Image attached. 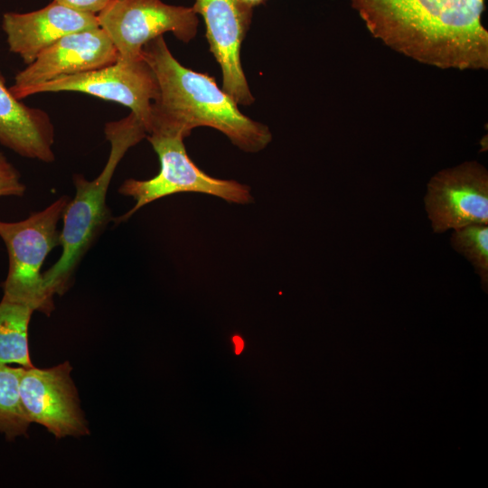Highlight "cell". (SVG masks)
I'll return each instance as SVG.
<instances>
[{
	"instance_id": "obj_1",
	"label": "cell",
	"mask_w": 488,
	"mask_h": 488,
	"mask_svg": "<svg viewBox=\"0 0 488 488\" xmlns=\"http://www.w3.org/2000/svg\"><path fill=\"white\" fill-rule=\"evenodd\" d=\"M370 32L418 61L442 69H486L483 0H351Z\"/></svg>"
},
{
	"instance_id": "obj_2",
	"label": "cell",
	"mask_w": 488,
	"mask_h": 488,
	"mask_svg": "<svg viewBox=\"0 0 488 488\" xmlns=\"http://www.w3.org/2000/svg\"><path fill=\"white\" fill-rule=\"evenodd\" d=\"M142 56L158 85L147 135L168 133L185 138L195 127H210L245 152L261 151L270 143L272 134L267 126L242 114L212 77L182 65L163 36L145 43Z\"/></svg>"
},
{
	"instance_id": "obj_3",
	"label": "cell",
	"mask_w": 488,
	"mask_h": 488,
	"mask_svg": "<svg viewBox=\"0 0 488 488\" xmlns=\"http://www.w3.org/2000/svg\"><path fill=\"white\" fill-rule=\"evenodd\" d=\"M106 138L111 149L101 173L93 180L82 174L73 176L75 196L70 199L62 215L60 232L61 255L44 273V286L50 296H62L70 286L72 277L82 258L112 221L106 198L115 170L127 151L146 137L144 123L134 114L109 122L105 127Z\"/></svg>"
},
{
	"instance_id": "obj_4",
	"label": "cell",
	"mask_w": 488,
	"mask_h": 488,
	"mask_svg": "<svg viewBox=\"0 0 488 488\" xmlns=\"http://www.w3.org/2000/svg\"><path fill=\"white\" fill-rule=\"evenodd\" d=\"M70 199L63 195L20 221H0V238L8 254L3 296L48 315L54 309L53 297L45 288L41 269L48 254L60 245L58 223Z\"/></svg>"
},
{
	"instance_id": "obj_5",
	"label": "cell",
	"mask_w": 488,
	"mask_h": 488,
	"mask_svg": "<svg viewBox=\"0 0 488 488\" xmlns=\"http://www.w3.org/2000/svg\"><path fill=\"white\" fill-rule=\"evenodd\" d=\"M160 161L159 173L147 180L127 179L118 192L136 203L127 213L115 219L117 223L130 218L143 206L158 199L182 192H198L232 202H253L250 188L235 180L219 179L201 170L189 157L184 137L177 134L151 133L146 136Z\"/></svg>"
},
{
	"instance_id": "obj_6",
	"label": "cell",
	"mask_w": 488,
	"mask_h": 488,
	"mask_svg": "<svg viewBox=\"0 0 488 488\" xmlns=\"http://www.w3.org/2000/svg\"><path fill=\"white\" fill-rule=\"evenodd\" d=\"M99 25L112 41L117 61L142 58L151 40L172 33L188 42L197 33L198 14L192 7L168 5L162 0H110L97 14Z\"/></svg>"
},
{
	"instance_id": "obj_7",
	"label": "cell",
	"mask_w": 488,
	"mask_h": 488,
	"mask_svg": "<svg viewBox=\"0 0 488 488\" xmlns=\"http://www.w3.org/2000/svg\"><path fill=\"white\" fill-rule=\"evenodd\" d=\"M10 91L20 100L38 93L74 91L114 101L129 108L147 132L158 85L153 70L142 56L136 61H117L100 69Z\"/></svg>"
},
{
	"instance_id": "obj_8",
	"label": "cell",
	"mask_w": 488,
	"mask_h": 488,
	"mask_svg": "<svg viewBox=\"0 0 488 488\" xmlns=\"http://www.w3.org/2000/svg\"><path fill=\"white\" fill-rule=\"evenodd\" d=\"M425 210L435 233L488 225V172L471 161L441 170L427 184Z\"/></svg>"
},
{
	"instance_id": "obj_9",
	"label": "cell",
	"mask_w": 488,
	"mask_h": 488,
	"mask_svg": "<svg viewBox=\"0 0 488 488\" xmlns=\"http://www.w3.org/2000/svg\"><path fill=\"white\" fill-rule=\"evenodd\" d=\"M70 371L65 361L49 369L23 368L20 378V397L29 421L58 438L89 433Z\"/></svg>"
},
{
	"instance_id": "obj_10",
	"label": "cell",
	"mask_w": 488,
	"mask_h": 488,
	"mask_svg": "<svg viewBox=\"0 0 488 488\" xmlns=\"http://www.w3.org/2000/svg\"><path fill=\"white\" fill-rule=\"evenodd\" d=\"M192 7L204 20L210 51L221 66L222 89L238 106L251 105L254 97L241 66L240 47L253 8L242 0H194Z\"/></svg>"
},
{
	"instance_id": "obj_11",
	"label": "cell",
	"mask_w": 488,
	"mask_h": 488,
	"mask_svg": "<svg viewBox=\"0 0 488 488\" xmlns=\"http://www.w3.org/2000/svg\"><path fill=\"white\" fill-rule=\"evenodd\" d=\"M118 54L99 26L61 37L42 52L14 77L10 90L41 84L60 77L79 74L115 63Z\"/></svg>"
},
{
	"instance_id": "obj_12",
	"label": "cell",
	"mask_w": 488,
	"mask_h": 488,
	"mask_svg": "<svg viewBox=\"0 0 488 488\" xmlns=\"http://www.w3.org/2000/svg\"><path fill=\"white\" fill-rule=\"evenodd\" d=\"M99 26L97 15L76 11L54 0L35 11L5 12L2 17L9 51L26 65L61 37Z\"/></svg>"
},
{
	"instance_id": "obj_13",
	"label": "cell",
	"mask_w": 488,
	"mask_h": 488,
	"mask_svg": "<svg viewBox=\"0 0 488 488\" xmlns=\"http://www.w3.org/2000/svg\"><path fill=\"white\" fill-rule=\"evenodd\" d=\"M0 144L19 155L52 163L54 126L48 113L16 99L0 72Z\"/></svg>"
},
{
	"instance_id": "obj_14",
	"label": "cell",
	"mask_w": 488,
	"mask_h": 488,
	"mask_svg": "<svg viewBox=\"0 0 488 488\" xmlns=\"http://www.w3.org/2000/svg\"><path fill=\"white\" fill-rule=\"evenodd\" d=\"M34 312L30 305L2 297L0 302V362L31 368L28 326Z\"/></svg>"
},
{
	"instance_id": "obj_15",
	"label": "cell",
	"mask_w": 488,
	"mask_h": 488,
	"mask_svg": "<svg viewBox=\"0 0 488 488\" xmlns=\"http://www.w3.org/2000/svg\"><path fill=\"white\" fill-rule=\"evenodd\" d=\"M23 369L0 362V432L9 440L25 435L31 423L20 397Z\"/></svg>"
},
{
	"instance_id": "obj_16",
	"label": "cell",
	"mask_w": 488,
	"mask_h": 488,
	"mask_svg": "<svg viewBox=\"0 0 488 488\" xmlns=\"http://www.w3.org/2000/svg\"><path fill=\"white\" fill-rule=\"evenodd\" d=\"M450 244L452 248L474 268L483 287L488 283V225L472 224L454 230Z\"/></svg>"
},
{
	"instance_id": "obj_17",
	"label": "cell",
	"mask_w": 488,
	"mask_h": 488,
	"mask_svg": "<svg viewBox=\"0 0 488 488\" xmlns=\"http://www.w3.org/2000/svg\"><path fill=\"white\" fill-rule=\"evenodd\" d=\"M25 190L18 170L0 152V197L23 196Z\"/></svg>"
},
{
	"instance_id": "obj_18",
	"label": "cell",
	"mask_w": 488,
	"mask_h": 488,
	"mask_svg": "<svg viewBox=\"0 0 488 488\" xmlns=\"http://www.w3.org/2000/svg\"><path fill=\"white\" fill-rule=\"evenodd\" d=\"M79 12L97 15L110 0H54Z\"/></svg>"
},
{
	"instance_id": "obj_19",
	"label": "cell",
	"mask_w": 488,
	"mask_h": 488,
	"mask_svg": "<svg viewBox=\"0 0 488 488\" xmlns=\"http://www.w3.org/2000/svg\"><path fill=\"white\" fill-rule=\"evenodd\" d=\"M233 342L235 343V352L238 355L242 352L243 347H244V343L239 336H234Z\"/></svg>"
},
{
	"instance_id": "obj_20",
	"label": "cell",
	"mask_w": 488,
	"mask_h": 488,
	"mask_svg": "<svg viewBox=\"0 0 488 488\" xmlns=\"http://www.w3.org/2000/svg\"><path fill=\"white\" fill-rule=\"evenodd\" d=\"M247 5H249L251 8H254L255 6H258L267 0H242Z\"/></svg>"
}]
</instances>
